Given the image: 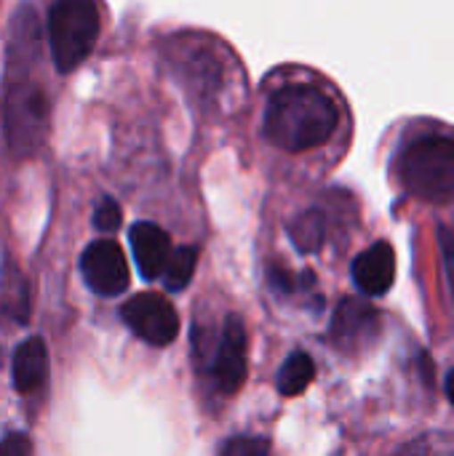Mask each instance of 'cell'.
Returning a JSON list of instances; mask_svg holds the SVG:
<instances>
[{"label": "cell", "mask_w": 454, "mask_h": 456, "mask_svg": "<svg viewBox=\"0 0 454 456\" xmlns=\"http://www.w3.org/2000/svg\"><path fill=\"white\" fill-rule=\"evenodd\" d=\"M131 238V251H134V262L139 267V275L144 281H153V278H161L163 275V267L171 256V240L169 235L150 224V222H139L131 227L128 232Z\"/></svg>", "instance_id": "ba28073f"}, {"label": "cell", "mask_w": 454, "mask_h": 456, "mask_svg": "<svg viewBox=\"0 0 454 456\" xmlns=\"http://www.w3.org/2000/svg\"><path fill=\"white\" fill-rule=\"evenodd\" d=\"M270 454V444L265 438H249V436H241V438H233L225 444V452L222 456H268Z\"/></svg>", "instance_id": "5bb4252c"}, {"label": "cell", "mask_w": 454, "mask_h": 456, "mask_svg": "<svg viewBox=\"0 0 454 456\" xmlns=\"http://www.w3.org/2000/svg\"><path fill=\"white\" fill-rule=\"evenodd\" d=\"M94 224H96L102 232H115V230L120 227V206H118L112 198H104V200L96 206Z\"/></svg>", "instance_id": "9a60e30c"}, {"label": "cell", "mask_w": 454, "mask_h": 456, "mask_svg": "<svg viewBox=\"0 0 454 456\" xmlns=\"http://www.w3.org/2000/svg\"><path fill=\"white\" fill-rule=\"evenodd\" d=\"M313 377H316V366H313L310 355L294 353V355H289L286 363L281 366L276 385H278V393H281V395H289V398H292V395L305 393L308 385L313 382Z\"/></svg>", "instance_id": "8fae6325"}, {"label": "cell", "mask_w": 454, "mask_h": 456, "mask_svg": "<svg viewBox=\"0 0 454 456\" xmlns=\"http://www.w3.org/2000/svg\"><path fill=\"white\" fill-rule=\"evenodd\" d=\"M246 329L238 315H230L222 329V339L214 358V382L225 395H233L241 390L246 379Z\"/></svg>", "instance_id": "8992f818"}, {"label": "cell", "mask_w": 454, "mask_h": 456, "mask_svg": "<svg viewBox=\"0 0 454 456\" xmlns=\"http://www.w3.org/2000/svg\"><path fill=\"white\" fill-rule=\"evenodd\" d=\"M99 37V11L94 0H56L48 13V43L59 72L75 69Z\"/></svg>", "instance_id": "3957f363"}, {"label": "cell", "mask_w": 454, "mask_h": 456, "mask_svg": "<svg viewBox=\"0 0 454 456\" xmlns=\"http://www.w3.org/2000/svg\"><path fill=\"white\" fill-rule=\"evenodd\" d=\"M337 128L334 102L313 86H286L265 110V136L286 150L302 152L324 144Z\"/></svg>", "instance_id": "6da1fadb"}, {"label": "cell", "mask_w": 454, "mask_h": 456, "mask_svg": "<svg viewBox=\"0 0 454 456\" xmlns=\"http://www.w3.org/2000/svg\"><path fill=\"white\" fill-rule=\"evenodd\" d=\"M126 326L144 342L163 347L171 345L179 334V315L171 307V302L161 294H136L131 297L120 310Z\"/></svg>", "instance_id": "277c9868"}, {"label": "cell", "mask_w": 454, "mask_h": 456, "mask_svg": "<svg viewBox=\"0 0 454 456\" xmlns=\"http://www.w3.org/2000/svg\"><path fill=\"white\" fill-rule=\"evenodd\" d=\"M32 454V444L27 436L21 433H13L8 438L0 441V456H29Z\"/></svg>", "instance_id": "2e32d148"}, {"label": "cell", "mask_w": 454, "mask_h": 456, "mask_svg": "<svg viewBox=\"0 0 454 456\" xmlns=\"http://www.w3.org/2000/svg\"><path fill=\"white\" fill-rule=\"evenodd\" d=\"M353 281L367 297L388 294L396 281V254L391 243L380 240L369 246L364 254H359L353 262Z\"/></svg>", "instance_id": "52a82bcc"}, {"label": "cell", "mask_w": 454, "mask_h": 456, "mask_svg": "<svg viewBox=\"0 0 454 456\" xmlns=\"http://www.w3.org/2000/svg\"><path fill=\"white\" fill-rule=\"evenodd\" d=\"M396 456H428V452H425V444H415V446H409L407 452H401V454Z\"/></svg>", "instance_id": "ac0fdd59"}, {"label": "cell", "mask_w": 454, "mask_h": 456, "mask_svg": "<svg viewBox=\"0 0 454 456\" xmlns=\"http://www.w3.org/2000/svg\"><path fill=\"white\" fill-rule=\"evenodd\" d=\"M447 395H450V403L454 406V371L447 374Z\"/></svg>", "instance_id": "d6986e66"}, {"label": "cell", "mask_w": 454, "mask_h": 456, "mask_svg": "<svg viewBox=\"0 0 454 456\" xmlns=\"http://www.w3.org/2000/svg\"><path fill=\"white\" fill-rule=\"evenodd\" d=\"M442 256H444V273L450 283V297L454 302V240L447 230H442Z\"/></svg>", "instance_id": "e0dca14e"}, {"label": "cell", "mask_w": 454, "mask_h": 456, "mask_svg": "<svg viewBox=\"0 0 454 456\" xmlns=\"http://www.w3.org/2000/svg\"><path fill=\"white\" fill-rule=\"evenodd\" d=\"M80 270L86 283L91 286V291H96L99 297H118L128 289V262L123 248L104 238V240H94L83 256H80Z\"/></svg>", "instance_id": "5b68a950"}, {"label": "cell", "mask_w": 454, "mask_h": 456, "mask_svg": "<svg viewBox=\"0 0 454 456\" xmlns=\"http://www.w3.org/2000/svg\"><path fill=\"white\" fill-rule=\"evenodd\" d=\"M289 235L302 254L318 251L324 243V216L318 211H305L302 216L294 219V224L289 227Z\"/></svg>", "instance_id": "4fadbf2b"}, {"label": "cell", "mask_w": 454, "mask_h": 456, "mask_svg": "<svg viewBox=\"0 0 454 456\" xmlns=\"http://www.w3.org/2000/svg\"><path fill=\"white\" fill-rule=\"evenodd\" d=\"M195 262H198V251L193 246H182V248H174L166 267H163V283L169 291H182L190 281H193V273H195Z\"/></svg>", "instance_id": "7c38bea8"}, {"label": "cell", "mask_w": 454, "mask_h": 456, "mask_svg": "<svg viewBox=\"0 0 454 456\" xmlns=\"http://www.w3.org/2000/svg\"><path fill=\"white\" fill-rule=\"evenodd\" d=\"M11 374H13V387L24 395L43 387V382L48 379V350L43 339L35 337L16 347Z\"/></svg>", "instance_id": "30bf717a"}, {"label": "cell", "mask_w": 454, "mask_h": 456, "mask_svg": "<svg viewBox=\"0 0 454 456\" xmlns=\"http://www.w3.org/2000/svg\"><path fill=\"white\" fill-rule=\"evenodd\" d=\"M377 329V315L364 302H343L332 321V339L340 347H359Z\"/></svg>", "instance_id": "9c48e42d"}, {"label": "cell", "mask_w": 454, "mask_h": 456, "mask_svg": "<svg viewBox=\"0 0 454 456\" xmlns=\"http://www.w3.org/2000/svg\"><path fill=\"white\" fill-rule=\"evenodd\" d=\"M401 184L425 203L454 200V142L439 134L415 139L399 158Z\"/></svg>", "instance_id": "7a4b0ae2"}]
</instances>
